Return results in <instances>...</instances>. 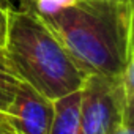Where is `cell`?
Segmentation results:
<instances>
[{"label":"cell","mask_w":134,"mask_h":134,"mask_svg":"<svg viewBox=\"0 0 134 134\" xmlns=\"http://www.w3.org/2000/svg\"><path fill=\"white\" fill-rule=\"evenodd\" d=\"M7 11L0 10V49L3 46V40H5V32H7Z\"/></svg>","instance_id":"cell-8"},{"label":"cell","mask_w":134,"mask_h":134,"mask_svg":"<svg viewBox=\"0 0 134 134\" xmlns=\"http://www.w3.org/2000/svg\"><path fill=\"white\" fill-rule=\"evenodd\" d=\"M125 118H132L118 79L88 74L81 85L79 134H110Z\"/></svg>","instance_id":"cell-3"},{"label":"cell","mask_w":134,"mask_h":134,"mask_svg":"<svg viewBox=\"0 0 134 134\" xmlns=\"http://www.w3.org/2000/svg\"><path fill=\"white\" fill-rule=\"evenodd\" d=\"M19 84L21 82L10 71L8 65L5 62V57H3V52L0 49V114L5 112Z\"/></svg>","instance_id":"cell-5"},{"label":"cell","mask_w":134,"mask_h":134,"mask_svg":"<svg viewBox=\"0 0 134 134\" xmlns=\"http://www.w3.org/2000/svg\"><path fill=\"white\" fill-rule=\"evenodd\" d=\"M0 134H13V131L10 129L3 114H0Z\"/></svg>","instance_id":"cell-10"},{"label":"cell","mask_w":134,"mask_h":134,"mask_svg":"<svg viewBox=\"0 0 134 134\" xmlns=\"http://www.w3.org/2000/svg\"><path fill=\"white\" fill-rule=\"evenodd\" d=\"M76 2L77 0H22L21 7L30 8L40 18H51L66 8L73 7Z\"/></svg>","instance_id":"cell-6"},{"label":"cell","mask_w":134,"mask_h":134,"mask_svg":"<svg viewBox=\"0 0 134 134\" xmlns=\"http://www.w3.org/2000/svg\"><path fill=\"white\" fill-rule=\"evenodd\" d=\"M98 2H132V0H98Z\"/></svg>","instance_id":"cell-11"},{"label":"cell","mask_w":134,"mask_h":134,"mask_svg":"<svg viewBox=\"0 0 134 134\" xmlns=\"http://www.w3.org/2000/svg\"><path fill=\"white\" fill-rule=\"evenodd\" d=\"M18 2L16 0H0V10L3 11H11V10H18Z\"/></svg>","instance_id":"cell-9"},{"label":"cell","mask_w":134,"mask_h":134,"mask_svg":"<svg viewBox=\"0 0 134 134\" xmlns=\"http://www.w3.org/2000/svg\"><path fill=\"white\" fill-rule=\"evenodd\" d=\"M3 115L13 134H49L54 101L21 82Z\"/></svg>","instance_id":"cell-4"},{"label":"cell","mask_w":134,"mask_h":134,"mask_svg":"<svg viewBox=\"0 0 134 134\" xmlns=\"http://www.w3.org/2000/svg\"><path fill=\"white\" fill-rule=\"evenodd\" d=\"M110 134H134V129H132V118H125Z\"/></svg>","instance_id":"cell-7"},{"label":"cell","mask_w":134,"mask_h":134,"mask_svg":"<svg viewBox=\"0 0 134 134\" xmlns=\"http://www.w3.org/2000/svg\"><path fill=\"white\" fill-rule=\"evenodd\" d=\"M2 52L19 82L52 101L81 90L85 76L44 21L27 7L8 11Z\"/></svg>","instance_id":"cell-2"},{"label":"cell","mask_w":134,"mask_h":134,"mask_svg":"<svg viewBox=\"0 0 134 134\" xmlns=\"http://www.w3.org/2000/svg\"><path fill=\"white\" fill-rule=\"evenodd\" d=\"M132 2H77L41 18L84 76L118 79L134 60Z\"/></svg>","instance_id":"cell-1"}]
</instances>
